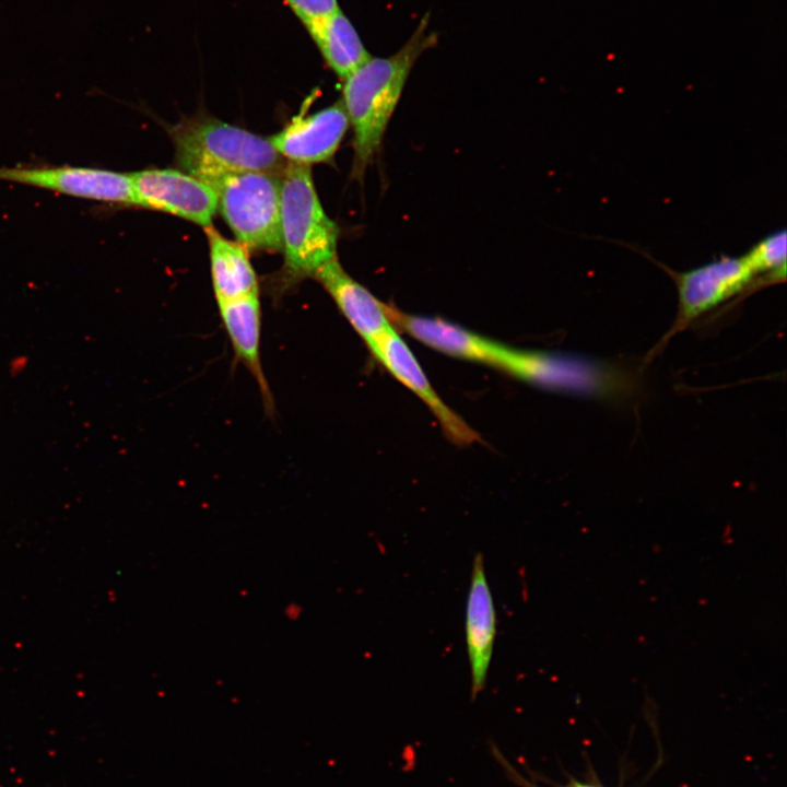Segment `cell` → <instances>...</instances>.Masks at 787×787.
<instances>
[{
  "mask_svg": "<svg viewBox=\"0 0 787 787\" xmlns=\"http://www.w3.org/2000/svg\"><path fill=\"white\" fill-rule=\"evenodd\" d=\"M424 16L409 40L389 57H371L343 80L342 104L353 129L352 174L360 178L378 151L407 79L423 51L436 44Z\"/></svg>",
  "mask_w": 787,
  "mask_h": 787,
  "instance_id": "1",
  "label": "cell"
},
{
  "mask_svg": "<svg viewBox=\"0 0 787 787\" xmlns=\"http://www.w3.org/2000/svg\"><path fill=\"white\" fill-rule=\"evenodd\" d=\"M172 138L180 169L211 188L234 174H280L287 163L268 139L208 116L181 121Z\"/></svg>",
  "mask_w": 787,
  "mask_h": 787,
  "instance_id": "2",
  "label": "cell"
},
{
  "mask_svg": "<svg viewBox=\"0 0 787 787\" xmlns=\"http://www.w3.org/2000/svg\"><path fill=\"white\" fill-rule=\"evenodd\" d=\"M280 230L291 280L315 278L337 257L339 228L320 204L308 165L287 162L280 173Z\"/></svg>",
  "mask_w": 787,
  "mask_h": 787,
  "instance_id": "3",
  "label": "cell"
},
{
  "mask_svg": "<svg viewBox=\"0 0 787 787\" xmlns=\"http://www.w3.org/2000/svg\"><path fill=\"white\" fill-rule=\"evenodd\" d=\"M492 366L544 389L586 398L631 396V374L609 362L579 354L518 350L497 343Z\"/></svg>",
  "mask_w": 787,
  "mask_h": 787,
  "instance_id": "4",
  "label": "cell"
},
{
  "mask_svg": "<svg viewBox=\"0 0 787 787\" xmlns=\"http://www.w3.org/2000/svg\"><path fill=\"white\" fill-rule=\"evenodd\" d=\"M212 189L218 209L242 246L268 251L282 248L280 174H234L222 178Z\"/></svg>",
  "mask_w": 787,
  "mask_h": 787,
  "instance_id": "5",
  "label": "cell"
},
{
  "mask_svg": "<svg viewBox=\"0 0 787 787\" xmlns=\"http://www.w3.org/2000/svg\"><path fill=\"white\" fill-rule=\"evenodd\" d=\"M648 258L673 280L678 292L676 330L713 310L747 290L780 283L775 273L757 275L744 256L721 255L696 268L676 271L633 245L610 239Z\"/></svg>",
  "mask_w": 787,
  "mask_h": 787,
  "instance_id": "6",
  "label": "cell"
},
{
  "mask_svg": "<svg viewBox=\"0 0 787 787\" xmlns=\"http://www.w3.org/2000/svg\"><path fill=\"white\" fill-rule=\"evenodd\" d=\"M0 180L103 203L134 205L130 174L59 165L0 167Z\"/></svg>",
  "mask_w": 787,
  "mask_h": 787,
  "instance_id": "7",
  "label": "cell"
},
{
  "mask_svg": "<svg viewBox=\"0 0 787 787\" xmlns=\"http://www.w3.org/2000/svg\"><path fill=\"white\" fill-rule=\"evenodd\" d=\"M134 205L167 212L207 227L218 210L215 191L178 169L145 168L130 174Z\"/></svg>",
  "mask_w": 787,
  "mask_h": 787,
  "instance_id": "8",
  "label": "cell"
},
{
  "mask_svg": "<svg viewBox=\"0 0 787 787\" xmlns=\"http://www.w3.org/2000/svg\"><path fill=\"white\" fill-rule=\"evenodd\" d=\"M367 348L395 378L430 408L447 437L457 444H471L478 439V434L433 389L412 351L393 327L380 334Z\"/></svg>",
  "mask_w": 787,
  "mask_h": 787,
  "instance_id": "9",
  "label": "cell"
},
{
  "mask_svg": "<svg viewBox=\"0 0 787 787\" xmlns=\"http://www.w3.org/2000/svg\"><path fill=\"white\" fill-rule=\"evenodd\" d=\"M349 126L340 99L315 114L295 117L268 140L289 162L309 166L327 162L334 155Z\"/></svg>",
  "mask_w": 787,
  "mask_h": 787,
  "instance_id": "10",
  "label": "cell"
},
{
  "mask_svg": "<svg viewBox=\"0 0 787 787\" xmlns=\"http://www.w3.org/2000/svg\"><path fill=\"white\" fill-rule=\"evenodd\" d=\"M315 279L366 345L392 327L389 306L349 275L337 257L322 266Z\"/></svg>",
  "mask_w": 787,
  "mask_h": 787,
  "instance_id": "11",
  "label": "cell"
},
{
  "mask_svg": "<svg viewBox=\"0 0 787 787\" xmlns=\"http://www.w3.org/2000/svg\"><path fill=\"white\" fill-rule=\"evenodd\" d=\"M496 634V612L482 554L474 556L466 606V643L471 668L472 695L482 691Z\"/></svg>",
  "mask_w": 787,
  "mask_h": 787,
  "instance_id": "12",
  "label": "cell"
},
{
  "mask_svg": "<svg viewBox=\"0 0 787 787\" xmlns=\"http://www.w3.org/2000/svg\"><path fill=\"white\" fill-rule=\"evenodd\" d=\"M391 322L439 352L492 365L497 342L441 318L415 316L389 306Z\"/></svg>",
  "mask_w": 787,
  "mask_h": 787,
  "instance_id": "13",
  "label": "cell"
},
{
  "mask_svg": "<svg viewBox=\"0 0 787 787\" xmlns=\"http://www.w3.org/2000/svg\"><path fill=\"white\" fill-rule=\"evenodd\" d=\"M220 317L236 360L256 379L265 406L272 409L269 385L260 361L261 306L259 293L218 303Z\"/></svg>",
  "mask_w": 787,
  "mask_h": 787,
  "instance_id": "14",
  "label": "cell"
},
{
  "mask_svg": "<svg viewBox=\"0 0 787 787\" xmlns=\"http://www.w3.org/2000/svg\"><path fill=\"white\" fill-rule=\"evenodd\" d=\"M209 242L211 277L216 302L258 292V280L245 247L221 235L212 225L204 227Z\"/></svg>",
  "mask_w": 787,
  "mask_h": 787,
  "instance_id": "15",
  "label": "cell"
},
{
  "mask_svg": "<svg viewBox=\"0 0 787 787\" xmlns=\"http://www.w3.org/2000/svg\"><path fill=\"white\" fill-rule=\"evenodd\" d=\"M305 27L325 61L342 80L372 57L341 10Z\"/></svg>",
  "mask_w": 787,
  "mask_h": 787,
  "instance_id": "16",
  "label": "cell"
},
{
  "mask_svg": "<svg viewBox=\"0 0 787 787\" xmlns=\"http://www.w3.org/2000/svg\"><path fill=\"white\" fill-rule=\"evenodd\" d=\"M786 230H777L753 244L743 255L757 275L786 268Z\"/></svg>",
  "mask_w": 787,
  "mask_h": 787,
  "instance_id": "17",
  "label": "cell"
},
{
  "mask_svg": "<svg viewBox=\"0 0 787 787\" xmlns=\"http://www.w3.org/2000/svg\"><path fill=\"white\" fill-rule=\"evenodd\" d=\"M305 26L340 10L337 0H284Z\"/></svg>",
  "mask_w": 787,
  "mask_h": 787,
  "instance_id": "18",
  "label": "cell"
},
{
  "mask_svg": "<svg viewBox=\"0 0 787 787\" xmlns=\"http://www.w3.org/2000/svg\"><path fill=\"white\" fill-rule=\"evenodd\" d=\"M574 787H594V786L583 785V784H576Z\"/></svg>",
  "mask_w": 787,
  "mask_h": 787,
  "instance_id": "19",
  "label": "cell"
}]
</instances>
